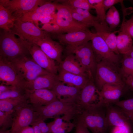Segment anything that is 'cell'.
Here are the masks:
<instances>
[{
  "label": "cell",
  "instance_id": "obj_33",
  "mask_svg": "<svg viewBox=\"0 0 133 133\" xmlns=\"http://www.w3.org/2000/svg\"><path fill=\"white\" fill-rule=\"evenodd\" d=\"M14 110L8 112L0 111V128L7 129L11 127L13 121Z\"/></svg>",
  "mask_w": 133,
  "mask_h": 133
},
{
  "label": "cell",
  "instance_id": "obj_11",
  "mask_svg": "<svg viewBox=\"0 0 133 133\" xmlns=\"http://www.w3.org/2000/svg\"><path fill=\"white\" fill-rule=\"evenodd\" d=\"M95 35L89 30H80L77 31L54 34L51 38L58 39L60 43L66 47H77L84 45L92 39Z\"/></svg>",
  "mask_w": 133,
  "mask_h": 133
},
{
  "label": "cell",
  "instance_id": "obj_40",
  "mask_svg": "<svg viewBox=\"0 0 133 133\" xmlns=\"http://www.w3.org/2000/svg\"><path fill=\"white\" fill-rule=\"evenodd\" d=\"M65 5L68 8L72 17L75 20L88 28L91 27L88 22L82 16L72 9L66 5Z\"/></svg>",
  "mask_w": 133,
  "mask_h": 133
},
{
  "label": "cell",
  "instance_id": "obj_38",
  "mask_svg": "<svg viewBox=\"0 0 133 133\" xmlns=\"http://www.w3.org/2000/svg\"><path fill=\"white\" fill-rule=\"evenodd\" d=\"M119 31L126 33L133 38V15L128 20L124 19Z\"/></svg>",
  "mask_w": 133,
  "mask_h": 133
},
{
  "label": "cell",
  "instance_id": "obj_12",
  "mask_svg": "<svg viewBox=\"0 0 133 133\" xmlns=\"http://www.w3.org/2000/svg\"><path fill=\"white\" fill-rule=\"evenodd\" d=\"M92 48L97 60H100L116 65L119 62V54L113 52L96 33L91 40Z\"/></svg>",
  "mask_w": 133,
  "mask_h": 133
},
{
  "label": "cell",
  "instance_id": "obj_29",
  "mask_svg": "<svg viewBox=\"0 0 133 133\" xmlns=\"http://www.w3.org/2000/svg\"><path fill=\"white\" fill-rule=\"evenodd\" d=\"M95 9L97 17L101 24L109 31V27L106 21V13L103 4V0H88Z\"/></svg>",
  "mask_w": 133,
  "mask_h": 133
},
{
  "label": "cell",
  "instance_id": "obj_7",
  "mask_svg": "<svg viewBox=\"0 0 133 133\" xmlns=\"http://www.w3.org/2000/svg\"><path fill=\"white\" fill-rule=\"evenodd\" d=\"M9 32L17 35L23 40L34 44L51 35L33 23L18 21H15L14 25Z\"/></svg>",
  "mask_w": 133,
  "mask_h": 133
},
{
  "label": "cell",
  "instance_id": "obj_48",
  "mask_svg": "<svg viewBox=\"0 0 133 133\" xmlns=\"http://www.w3.org/2000/svg\"><path fill=\"white\" fill-rule=\"evenodd\" d=\"M52 25L53 33L51 36L54 34H59L64 33L62 29L58 25L56 24H54Z\"/></svg>",
  "mask_w": 133,
  "mask_h": 133
},
{
  "label": "cell",
  "instance_id": "obj_15",
  "mask_svg": "<svg viewBox=\"0 0 133 133\" xmlns=\"http://www.w3.org/2000/svg\"><path fill=\"white\" fill-rule=\"evenodd\" d=\"M25 93L29 103L33 108L47 105L58 99L54 92L48 89L25 91Z\"/></svg>",
  "mask_w": 133,
  "mask_h": 133
},
{
  "label": "cell",
  "instance_id": "obj_5",
  "mask_svg": "<svg viewBox=\"0 0 133 133\" xmlns=\"http://www.w3.org/2000/svg\"><path fill=\"white\" fill-rule=\"evenodd\" d=\"M11 62L20 76L25 81H32L40 76L49 73L28 56L15 59Z\"/></svg>",
  "mask_w": 133,
  "mask_h": 133
},
{
  "label": "cell",
  "instance_id": "obj_17",
  "mask_svg": "<svg viewBox=\"0 0 133 133\" xmlns=\"http://www.w3.org/2000/svg\"><path fill=\"white\" fill-rule=\"evenodd\" d=\"M34 44L38 45L49 57L56 61L59 64L62 61L63 47L60 43L53 40L50 35L46 36Z\"/></svg>",
  "mask_w": 133,
  "mask_h": 133
},
{
  "label": "cell",
  "instance_id": "obj_31",
  "mask_svg": "<svg viewBox=\"0 0 133 133\" xmlns=\"http://www.w3.org/2000/svg\"><path fill=\"white\" fill-rule=\"evenodd\" d=\"M56 1L61 2V4L68 5L74 8L89 11L92 9H94L93 7L90 3L88 0H58Z\"/></svg>",
  "mask_w": 133,
  "mask_h": 133
},
{
  "label": "cell",
  "instance_id": "obj_46",
  "mask_svg": "<svg viewBox=\"0 0 133 133\" xmlns=\"http://www.w3.org/2000/svg\"><path fill=\"white\" fill-rule=\"evenodd\" d=\"M124 82L128 88L133 91V75L125 78Z\"/></svg>",
  "mask_w": 133,
  "mask_h": 133
},
{
  "label": "cell",
  "instance_id": "obj_54",
  "mask_svg": "<svg viewBox=\"0 0 133 133\" xmlns=\"http://www.w3.org/2000/svg\"><path fill=\"white\" fill-rule=\"evenodd\" d=\"M0 133H11L10 130L0 128Z\"/></svg>",
  "mask_w": 133,
  "mask_h": 133
},
{
  "label": "cell",
  "instance_id": "obj_22",
  "mask_svg": "<svg viewBox=\"0 0 133 133\" xmlns=\"http://www.w3.org/2000/svg\"><path fill=\"white\" fill-rule=\"evenodd\" d=\"M58 68L74 74L85 76L88 74L81 66L74 54H69L59 64Z\"/></svg>",
  "mask_w": 133,
  "mask_h": 133
},
{
  "label": "cell",
  "instance_id": "obj_28",
  "mask_svg": "<svg viewBox=\"0 0 133 133\" xmlns=\"http://www.w3.org/2000/svg\"><path fill=\"white\" fill-rule=\"evenodd\" d=\"M118 31L113 32L103 31L96 33L104 41L110 49L114 53L120 54L117 47V36L116 33Z\"/></svg>",
  "mask_w": 133,
  "mask_h": 133
},
{
  "label": "cell",
  "instance_id": "obj_42",
  "mask_svg": "<svg viewBox=\"0 0 133 133\" xmlns=\"http://www.w3.org/2000/svg\"><path fill=\"white\" fill-rule=\"evenodd\" d=\"M113 16V24L112 30L116 28L120 22V15L118 11L114 6L112 7Z\"/></svg>",
  "mask_w": 133,
  "mask_h": 133
},
{
  "label": "cell",
  "instance_id": "obj_50",
  "mask_svg": "<svg viewBox=\"0 0 133 133\" xmlns=\"http://www.w3.org/2000/svg\"><path fill=\"white\" fill-rule=\"evenodd\" d=\"M19 133H34L33 128L29 126L23 128Z\"/></svg>",
  "mask_w": 133,
  "mask_h": 133
},
{
  "label": "cell",
  "instance_id": "obj_25",
  "mask_svg": "<svg viewBox=\"0 0 133 133\" xmlns=\"http://www.w3.org/2000/svg\"><path fill=\"white\" fill-rule=\"evenodd\" d=\"M50 22L58 25L62 29L64 33H68L82 30H89V28L85 26L73 24L62 18L57 17L56 15L53 16V18Z\"/></svg>",
  "mask_w": 133,
  "mask_h": 133
},
{
  "label": "cell",
  "instance_id": "obj_45",
  "mask_svg": "<svg viewBox=\"0 0 133 133\" xmlns=\"http://www.w3.org/2000/svg\"><path fill=\"white\" fill-rule=\"evenodd\" d=\"M123 0H103V4L104 9L106 11L114 5L118 3H121Z\"/></svg>",
  "mask_w": 133,
  "mask_h": 133
},
{
  "label": "cell",
  "instance_id": "obj_36",
  "mask_svg": "<svg viewBox=\"0 0 133 133\" xmlns=\"http://www.w3.org/2000/svg\"><path fill=\"white\" fill-rule=\"evenodd\" d=\"M114 104L125 113H133V98L119 100Z\"/></svg>",
  "mask_w": 133,
  "mask_h": 133
},
{
  "label": "cell",
  "instance_id": "obj_37",
  "mask_svg": "<svg viewBox=\"0 0 133 133\" xmlns=\"http://www.w3.org/2000/svg\"><path fill=\"white\" fill-rule=\"evenodd\" d=\"M40 14L31 11L25 13L16 21L31 22L35 24L37 27L39 28L38 22Z\"/></svg>",
  "mask_w": 133,
  "mask_h": 133
},
{
  "label": "cell",
  "instance_id": "obj_24",
  "mask_svg": "<svg viewBox=\"0 0 133 133\" xmlns=\"http://www.w3.org/2000/svg\"><path fill=\"white\" fill-rule=\"evenodd\" d=\"M117 36V47L119 54H127L133 46L132 38L128 34L118 31Z\"/></svg>",
  "mask_w": 133,
  "mask_h": 133
},
{
  "label": "cell",
  "instance_id": "obj_10",
  "mask_svg": "<svg viewBox=\"0 0 133 133\" xmlns=\"http://www.w3.org/2000/svg\"><path fill=\"white\" fill-rule=\"evenodd\" d=\"M44 0H0V5L10 13L15 21L44 4Z\"/></svg>",
  "mask_w": 133,
  "mask_h": 133
},
{
  "label": "cell",
  "instance_id": "obj_47",
  "mask_svg": "<svg viewBox=\"0 0 133 133\" xmlns=\"http://www.w3.org/2000/svg\"><path fill=\"white\" fill-rule=\"evenodd\" d=\"M16 87H17L11 85L1 83L0 85V94L12 89Z\"/></svg>",
  "mask_w": 133,
  "mask_h": 133
},
{
  "label": "cell",
  "instance_id": "obj_41",
  "mask_svg": "<svg viewBox=\"0 0 133 133\" xmlns=\"http://www.w3.org/2000/svg\"><path fill=\"white\" fill-rule=\"evenodd\" d=\"M106 21L111 32L112 30L113 24V12L112 7L108 10L106 13Z\"/></svg>",
  "mask_w": 133,
  "mask_h": 133
},
{
  "label": "cell",
  "instance_id": "obj_3",
  "mask_svg": "<svg viewBox=\"0 0 133 133\" xmlns=\"http://www.w3.org/2000/svg\"><path fill=\"white\" fill-rule=\"evenodd\" d=\"M102 106L91 107L82 110L77 121L84 124L91 133H107L108 127L106 119V111Z\"/></svg>",
  "mask_w": 133,
  "mask_h": 133
},
{
  "label": "cell",
  "instance_id": "obj_35",
  "mask_svg": "<svg viewBox=\"0 0 133 133\" xmlns=\"http://www.w3.org/2000/svg\"><path fill=\"white\" fill-rule=\"evenodd\" d=\"M25 94V90L22 88H15L0 94V100L18 97Z\"/></svg>",
  "mask_w": 133,
  "mask_h": 133
},
{
  "label": "cell",
  "instance_id": "obj_27",
  "mask_svg": "<svg viewBox=\"0 0 133 133\" xmlns=\"http://www.w3.org/2000/svg\"><path fill=\"white\" fill-rule=\"evenodd\" d=\"M15 20L10 12L0 5V27L5 32H9L13 27Z\"/></svg>",
  "mask_w": 133,
  "mask_h": 133
},
{
  "label": "cell",
  "instance_id": "obj_53",
  "mask_svg": "<svg viewBox=\"0 0 133 133\" xmlns=\"http://www.w3.org/2000/svg\"><path fill=\"white\" fill-rule=\"evenodd\" d=\"M125 114L129 118L132 122L133 124V113Z\"/></svg>",
  "mask_w": 133,
  "mask_h": 133
},
{
  "label": "cell",
  "instance_id": "obj_9",
  "mask_svg": "<svg viewBox=\"0 0 133 133\" xmlns=\"http://www.w3.org/2000/svg\"><path fill=\"white\" fill-rule=\"evenodd\" d=\"M11 133H19L24 127L31 125L36 119L33 108L28 101L21 104L14 109Z\"/></svg>",
  "mask_w": 133,
  "mask_h": 133
},
{
  "label": "cell",
  "instance_id": "obj_16",
  "mask_svg": "<svg viewBox=\"0 0 133 133\" xmlns=\"http://www.w3.org/2000/svg\"><path fill=\"white\" fill-rule=\"evenodd\" d=\"M59 81L57 74L49 73L37 77L32 81H24L21 88L28 91L43 89L51 90Z\"/></svg>",
  "mask_w": 133,
  "mask_h": 133
},
{
  "label": "cell",
  "instance_id": "obj_14",
  "mask_svg": "<svg viewBox=\"0 0 133 133\" xmlns=\"http://www.w3.org/2000/svg\"><path fill=\"white\" fill-rule=\"evenodd\" d=\"M0 81L6 84L21 88L23 81L11 62L0 58Z\"/></svg>",
  "mask_w": 133,
  "mask_h": 133
},
{
  "label": "cell",
  "instance_id": "obj_52",
  "mask_svg": "<svg viewBox=\"0 0 133 133\" xmlns=\"http://www.w3.org/2000/svg\"><path fill=\"white\" fill-rule=\"evenodd\" d=\"M133 59V46L130 51L126 55Z\"/></svg>",
  "mask_w": 133,
  "mask_h": 133
},
{
  "label": "cell",
  "instance_id": "obj_18",
  "mask_svg": "<svg viewBox=\"0 0 133 133\" xmlns=\"http://www.w3.org/2000/svg\"><path fill=\"white\" fill-rule=\"evenodd\" d=\"M81 89L59 81L51 90L59 100L78 103Z\"/></svg>",
  "mask_w": 133,
  "mask_h": 133
},
{
  "label": "cell",
  "instance_id": "obj_55",
  "mask_svg": "<svg viewBox=\"0 0 133 133\" xmlns=\"http://www.w3.org/2000/svg\"><path fill=\"white\" fill-rule=\"evenodd\" d=\"M129 1L133 5V0H131Z\"/></svg>",
  "mask_w": 133,
  "mask_h": 133
},
{
  "label": "cell",
  "instance_id": "obj_21",
  "mask_svg": "<svg viewBox=\"0 0 133 133\" xmlns=\"http://www.w3.org/2000/svg\"><path fill=\"white\" fill-rule=\"evenodd\" d=\"M58 78L59 81L68 85L74 86L81 89L88 81V76L87 77L74 74L63 70L58 67Z\"/></svg>",
  "mask_w": 133,
  "mask_h": 133
},
{
  "label": "cell",
  "instance_id": "obj_26",
  "mask_svg": "<svg viewBox=\"0 0 133 133\" xmlns=\"http://www.w3.org/2000/svg\"><path fill=\"white\" fill-rule=\"evenodd\" d=\"M28 101L25 94L17 98L0 100V111L5 112L12 111L19 105Z\"/></svg>",
  "mask_w": 133,
  "mask_h": 133
},
{
  "label": "cell",
  "instance_id": "obj_20",
  "mask_svg": "<svg viewBox=\"0 0 133 133\" xmlns=\"http://www.w3.org/2000/svg\"><path fill=\"white\" fill-rule=\"evenodd\" d=\"M126 86L109 84L104 85L100 91L103 106L106 107L109 105L114 104L119 101Z\"/></svg>",
  "mask_w": 133,
  "mask_h": 133
},
{
  "label": "cell",
  "instance_id": "obj_32",
  "mask_svg": "<svg viewBox=\"0 0 133 133\" xmlns=\"http://www.w3.org/2000/svg\"><path fill=\"white\" fill-rule=\"evenodd\" d=\"M123 55L120 75L125 78L133 75V59L126 55Z\"/></svg>",
  "mask_w": 133,
  "mask_h": 133
},
{
  "label": "cell",
  "instance_id": "obj_30",
  "mask_svg": "<svg viewBox=\"0 0 133 133\" xmlns=\"http://www.w3.org/2000/svg\"><path fill=\"white\" fill-rule=\"evenodd\" d=\"M56 10L57 12L56 15L57 17L62 18L76 25H83L75 20L73 18L70 10L65 5L58 3Z\"/></svg>",
  "mask_w": 133,
  "mask_h": 133
},
{
  "label": "cell",
  "instance_id": "obj_4",
  "mask_svg": "<svg viewBox=\"0 0 133 133\" xmlns=\"http://www.w3.org/2000/svg\"><path fill=\"white\" fill-rule=\"evenodd\" d=\"M95 76V85L100 91L105 84L126 86L116 65L105 61L98 63Z\"/></svg>",
  "mask_w": 133,
  "mask_h": 133
},
{
  "label": "cell",
  "instance_id": "obj_13",
  "mask_svg": "<svg viewBox=\"0 0 133 133\" xmlns=\"http://www.w3.org/2000/svg\"><path fill=\"white\" fill-rule=\"evenodd\" d=\"M27 46L32 58L36 64L49 73L57 74L58 66L54 60L47 55L37 45L28 42Z\"/></svg>",
  "mask_w": 133,
  "mask_h": 133
},
{
  "label": "cell",
  "instance_id": "obj_34",
  "mask_svg": "<svg viewBox=\"0 0 133 133\" xmlns=\"http://www.w3.org/2000/svg\"><path fill=\"white\" fill-rule=\"evenodd\" d=\"M57 3L56 1L52 2L49 1H47L43 4L38 7L32 11L41 14L52 15L56 9Z\"/></svg>",
  "mask_w": 133,
  "mask_h": 133
},
{
  "label": "cell",
  "instance_id": "obj_39",
  "mask_svg": "<svg viewBox=\"0 0 133 133\" xmlns=\"http://www.w3.org/2000/svg\"><path fill=\"white\" fill-rule=\"evenodd\" d=\"M132 124L113 127L111 133H133V128Z\"/></svg>",
  "mask_w": 133,
  "mask_h": 133
},
{
  "label": "cell",
  "instance_id": "obj_23",
  "mask_svg": "<svg viewBox=\"0 0 133 133\" xmlns=\"http://www.w3.org/2000/svg\"><path fill=\"white\" fill-rule=\"evenodd\" d=\"M47 124L50 133H67L70 132L74 126L70 121L63 117L56 118Z\"/></svg>",
  "mask_w": 133,
  "mask_h": 133
},
{
  "label": "cell",
  "instance_id": "obj_44",
  "mask_svg": "<svg viewBox=\"0 0 133 133\" xmlns=\"http://www.w3.org/2000/svg\"><path fill=\"white\" fill-rule=\"evenodd\" d=\"M35 122L37 124L43 133H50L49 127L44 120L40 119Z\"/></svg>",
  "mask_w": 133,
  "mask_h": 133
},
{
  "label": "cell",
  "instance_id": "obj_8",
  "mask_svg": "<svg viewBox=\"0 0 133 133\" xmlns=\"http://www.w3.org/2000/svg\"><path fill=\"white\" fill-rule=\"evenodd\" d=\"M88 81L81 90L78 103L82 110L91 107L103 106L100 91L95 84L94 77L89 73Z\"/></svg>",
  "mask_w": 133,
  "mask_h": 133
},
{
  "label": "cell",
  "instance_id": "obj_1",
  "mask_svg": "<svg viewBox=\"0 0 133 133\" xmlns=\"http://www.w3.org/2000/svg\"><path fill=\"white\" fill-rule=\"evenodd\" d=\"M35 111V121H44L55 116L63 115V117L70 121L81 113L82 110L77 102H71L58 99L47 105L33 108Z\"/></svg>",
  "mask_w": 133,
  "mask_h": 133
},
{
  "label": "cell",
  "instance_id": "obj_19",
  "mask_svg": "<svg viewBox=\"0 0 133 133\" xmlns=\"http://www.w3.org/2000/svg\"><path fill=\"white\" fill-rule=\"evenodd\" d=\"M105 108L106 119L109 128L123 126L132 123L129 118L118 107L110 104Z\"/></svg>",
  "mask_w": 133,
  "mask_h": 133
},
{
  "label": "cell",
  "instance_id": "obj_49",
  "mask_svg": "<svg viewBox=\"0 0 133 133\" xmlns=\"http://www.w3.org/2000/svg\"><path fill=\"white\" fill-rule=\"evenodd\" d=\"M41 29L50 34L51 36L53 33L52 25L50 23L44 24Z\"/></svg>",
  "mask_w": 133,
  "mask_h": 133
},
{
  "label": "cell",
  "instance_id": "obj_6",
  "mask_svg": "<svg viewBox=\"0 0 133 133\" xmlns=\"http://www.w3.org/2000/svg\"><path fill=\"white\" fill-rule=\"evenodd\" d=\"M67 52L74 55L80 63L87 72L95 76L98 63L90 42L77 47H66Z\"/></svg>",
  "mask_w": 133,
  "mask_h": 133
},
{
  "label": "cell",
  "instance_id": "obj_43",
  "mask_svg": "<svg viewBox=\"0 0 133 133\" xmlns=\"http://www.w3.org/2000/svg\"><path fill=\"white\" fill-rule=\"evenodd\" d=\"M75 133H91L87 127L82 123L77 121Z\"/></svg>",
  "mask_w": 133,
  "mask_h": 133
},
{
  "label": "cell",
  "instance_id": "obj_51",
  "mask_svg": "<svg viewBox=\"0 0 133 133\" xmlns=\"http://www.w3.org/2000/svg\"><path fill=\"white\" fill-rule=\"evenodd\" d=\"M31 125L33 128L34 133H43L35 122H33Z\"/></svg>",
  "mask_w": 133,
  "mask_h": 133
},
{
  "label": "cell",
  "instance_id": "obj_2",
  "mask_svg": "<svg viewBox=\"0 0 133 133\" xmlns=\"http://www.w3.org/2000/svg\"><path fill=\"white\" fill-rule=\"evenodd\" d=\"M27 42L3 30L0 33V58L11 62L30 54Z\"/></svg>",
  "mask_w": 133,
  "mask_h": 133
}]
</instances>
